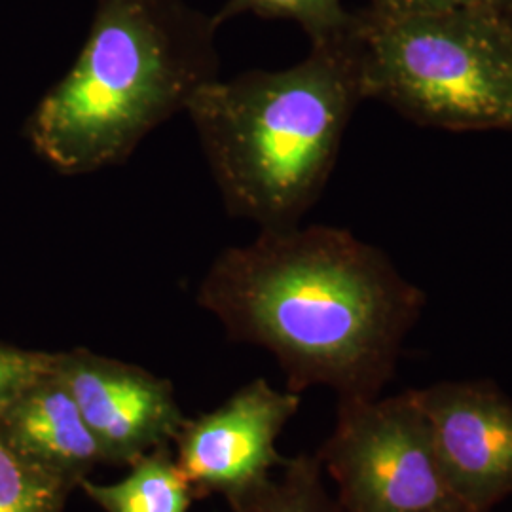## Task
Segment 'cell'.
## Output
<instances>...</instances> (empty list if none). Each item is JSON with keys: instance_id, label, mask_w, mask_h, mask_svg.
<instances>
[{"instance_id": "cell-1", "label": "cell", "mask_w": 512, "mask_h": 512, "mask_svg": "<svg viewBox=\"0 0 512 512\" xmlns=\"http://www.w3.org/2000/svg\"><path fill=\"white\" fill-rule=\"evenodd\" d=\"M196 302L232 342L270 351L294 393L321 385L338 401H370L393 380L427 298L382 249L298 224L222 251Z\"/></svg>"}, {"instance_id": "cell-2", "label": "cell", "mask_w": 512, "mask_h": 512, "mask_svg": "<svg viewBox=\"0 0 512 512\" xmlns=\"http://www.w3.org/2000/svg\"><path fill=\"white\" fill-rule=\"evenodd\" d=\"M357 21V19H355ZM365 101L355 27L300 63L203 86L188 105L226 211L287 230L319 200Z\"/></svg>"}, {"instance_id": "cell-3", "label": "cell", "mask_w": 512, "mask_h": 512, "mask_svg": "<svg viewBox=\"0 0 512 512\" xmlns=\"http://www.w3.org/2000/svg\"><path fill=\"white\" fill-rule=\"evenodd\" d=\"M217 29L184 0H97L71 71L27 122L38 156L63 175L124 164L152 129L219 80Z\"/></svg>"}, {"instance_id": "cell-4", "label": "cell", "mask_w": 512, "mask_h": 512, "mask_svg": "<svg viewBox=\"0 0 512 512\" xmlns=\"http://www.w3.org/2000/svg\"><path fill=\"white\" fill-rule=\"evenodd\" d=\"M365 99L448 131L512 129V31L505 14H357Z\"/></svg>"}, {"instance_id": "cell-5", "label": "cell", "mask_w": 512, "mask_h": 512, "mask_svg": "<svg viewBox=\"0 0 512 512\" xmlns=\"http://www.w3.org/2000/svg\"><path fill=\"white\" fill-rule=\"evenodd\" d=\"M317 456L342 512H473L444 475L412 389L338 401L334 429Z\"/></svg>"}, {"instance_id": "cell-6", "label": "cell", "mask_w": 512, "mask_h": 512, "mask_svg": "<svg viewBox=\"0 0 512 512\" xmlns=\"http://www.w3.org/2000/svg\"><path fill=\"white\" fill-rule=\"evenodd\" d=\"M300 404V393L256 378L215 410L186 418L173 439V454L194 499L220 495L232 507L264 486L289 459L275 442Z\"/></svg>"}, {"instance_id": "cell-7", "label": "cell", "mask_w": 512, "mask_h": 512, "mask_svg": "<svg viewBox=\"0 0 512 512\" xmlns=\"http://www.w3.org/2000/svg\"><path fill=\"white\" fill-rule=\"evenodd\" d=\"M55 374L73 395L107 465L129 467L171 444L186 420L173 384L143 366L74 348L55 353Z\"/></svg>"}, {"instance_id": "cell-8", "label": "cell", "mask_w": 512, "mask_h": 512, "mask_svg": "<svg viewBox=\"0 0 512 512\" xmlns=\"http://www.w3.org/2000/svg\"><path fill=\"white\" fill-rule=\"evenodd\" d=\"M440 465L459 499L490 512L512 494V399L492 380H446L412 389Z\"/></svg>"}, {"instance_id": "cell-9", "label": "cell", "mask_w": 512, "mask_h": 512, "mask_svg": "<svg viewBox=\"0 0 512 512\" xmlns=\"http://www.w3.org/2000/svg\"><path fill=\"white\" fill-rule=\"evenodd\" d=\"M0 437L19 456L78 488L105 454L54 368L0 416Z\"/></svg>"}, {"instance_id": "cell-10", "label": "cell", "mask_w": 512, "mask_h": 512, "mask_svg": "<svg viewBox=\"0 0 512 512\" xmlns=\"http://www.w3.org/2000/svg\"><path fill=\"white\" fill-rule=\"evenodd\" d=\"M78 488L103 512H188L194 499L169 444L131 463L118 482L97 484L84 478Z\"/></svg>"}, {"instance_id": "cell-11", "label": "cell", "mask_w": 512, "mask_h": 512, "mask_svg": "<svg viewBox=\"0 0 512 512\" xmlns=\"http://www.w3.org/2000/svg\"><path fill=\"white\" fill-rule=\"evenodd\" d=\"M325 471L315 454L287 459L281 475L272 476L253 494L245 495L232 512H342L325 486Z\"/></svg>"}, {"instance_id": "cell-12", "label": "cell", "mask_w": 512, "mask_h": 512, "mask_svg": "<svg viewBox=\"0 0 512 512\" xmlns=\"http://www.w3.org/2000/svg\"><path fill=\"white\" fill-rule=\"evenodd\" d=\"M73 482L19 456L0 437V512H63Z\"/></svg>"}, {"instance_id": "cell-13", "label": "cell", "mask_w": 512, "mask_h": 512, "mask_svg": "<svg viewBox=\"0 0 512 512\" xmlns=\"http://www.w3.org/2000/svg\"><path fill=\"white\" fill-rule=\"evenodd\" d=\"M239 14L294 21L310 37L311 44L346 37L357 19V14L346 10L344 0H228L213 18L220 25Z\"/></svg>"}, {"instance_id": "cell-14", "label": "cell", "mask_w": 512, "mask_h": 512, "mask_svg": "<svg viewBox=\"0 0 512 512\" xmlns=\"http://www.w3.org/2000/svg\"><path fill=\"white\" fill-rule=\"evenodd\" d=\"M55 353L0 344V416L54 368Z\"/></svg>"}, {"instance_id": "cell-15", "label": "cell", "mask_w": 512, "mask_h": 512, "mask_svg": "<svg viewBox=\"0 0 512 512\" xmlns=\"http://www.w3.org/2000/svg\"><path fill=\"white\" fill-rule=\"evenodd\" d=\"M368 8L385 14H435L456 10H490L505 14L512 0H368Z\"/></svg>"}, {"instance_id": "cell-16", "label": "cell", "mask_w": 512, "mask_h": 512, "mask_svg": "<svg viewBox=\"0 0 512 512\" xmlns=\"http://www.w3.org/2000/svg\"><path fill=\"white\" fill-rule=\"evenodd\" d=\"M505 18H507V21H509V27H511L512 31V6L505 12Z\"/></svg>"}]
</instances>
